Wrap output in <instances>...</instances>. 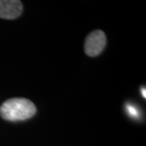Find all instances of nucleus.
Listing matches in <instances>:
<instances>
[{
	"label": "nucleus",
	"instance_id": "f257e3e1",
	"mask_svg": "<svg viewBox=\"0 0 146 146\" xmlns=\"http://www.w3.org/2000/svg\"><path fill=\"white\" fill-rule=\"evenodd\" d=\"M36 108L30 100L11 98L5 101L0 106V115L7 121L29 119L36 114Z\"/></svg>",
	"mask_w": 146,
	"mask_h": 146
},
{
	"label": "nucleus",
	"instance_id": "f03ea898",
	"mask_svg": "<svg viewBox=\"0 0 146 146\" xmlns=\"http://www.w3.org/2000/svg\"><path fill=\"white\" fill-rule=\"evenodd\" d=\"M106 44V35L102 30H95L89 33L84 43V51L89 57H95L104 50Z\"/></svg>",
	"mask_w": 146,
	"mask_h": 146
},
{
	"label": "nucleus",
	"instance_id": "7ed1b4c3",
	"mask_svg": "<svg viewBox=\"0 0 146 146\" xmlns=\"http://www.w3.org/2000/svg\"><path fill=\"white\" fill-rule=\"evenodd\" d=\"M23 5L18 0H0V18L13 20L21 16Z\"/></svg>",
	"mask_w": 146,
	"mask_h": 146
},
{
	"label": "nucleus",
	"instance_id": "20e7f679",
	"mask_svg": "<svg viewBox=\"0 0 146 146\" xmlns=\"http://www.w3.org/2000/svg\"><path fill=\"white\" fill-rule=\"evenodd\" d=\"M127 112H128V114L131 115V116H133V117H136L137 115H138V112H137V110L134 107V106H127Z\"/></svg>",
	"mask_w": 146,
	"mask_h": 146
},
{
	"label": "nucleus",
	"instance_id": "39448f33",
	"mask_svg": "<svg viewBox=\"0 0 146 146\" xmlns=\"http://www.w3.org/2000/svg\"><path fill=\"white\" fill-rule=\"evenodd\" d=\"M141 94H142V96L145 98H146V95H145V89L144 88V89H141Z\"/></svg>",
	"mask_w": 146,
	"mask_h": 146
}]
</instances>
